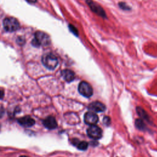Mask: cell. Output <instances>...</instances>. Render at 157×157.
I'll return each mask as SVG.
<instances>
[{
	"mask_svg": "<svg viewBox=\"0 0 157 157\" xmlns=\"http://www.w3.org/2000/svg\"><path fill=\"white\" fill-rule=\"evenodd\" d=\"M88 108L89 110L95 112H102L105 110V105L99 101L93 102L88 105Z\"/></svg>",
	"mask_w": 157,
	"mask_h": 157,
	"instance_id": "8",
	"label": "cell"
},
{
	"mask_svg": "<svg viewBox=\"0 0 157 157\" xmlns=\"http://www.w3.org/2000/svg\"><path fill=\"white\" fill-rule=\"evenodd\" d=\"M87 134L90 137L94 140H98L101 138L102 136V131L98 126L91 125L87 129Z\"/></svg>",
	"mask_w": 157,
	"mask_h": 157,
	"instance_id": "6",
	"label": "cell"
},
{
	"mask_svg": "<svg viewBox=\"0 0 157 157\" xmlns=\"http://www.w3.org/2000/svg\"><path fill=\"white\" fill-rule=\"evenodd\" d=\"M78 90L82 96L86 98H90L92 96L93 93L91 86L88 82L85 81H82L79 83Z\"/></svg>",
	"mask_w": 157,
	"mask_h": 157,
	"instance_id": "4",
	"label": "cell"
},
{
	"mask_svg": "<svg viewBox=\"0 0 157 157\" xmlns=\"http://www.w3.org/2000/svg\"><path fill=\"white\" fill-rule=\"evenodd\" d=\"M98 115L92 112H86L84 115V121L89 125H94L98 121Z\"/></svg>",
	"mask_w": 157,
	"mask_h": 157,
	"instance_id": "7",
	"label": "cell"
},
{
	"mask_svg": "<svg viewBox=\"0 0 157 157\" xmlns=\"http://www.w3.org/2000/svg\"><path fill=\"white\" fill-rule=\"evenodd\" d=\"M4 28L9 32H13L19 28V23L17 19L13 17H7L3 20Z\"/></svg>",
	"mask_w": 157,
	"mask_h": 157,
	"instance_id": "3",
	"label": "cell"
},
{
	"mask_svg": "<svg viewBox=\"0 0 157 157\" xmlns=\"http://www.w3.org/2000/svg\"><path fill=\"white\" fill-rule=\"evenodd\" d=\"M120 7L123 10H129L130 9V7L124 2H119L118 4Z\"/></svg>",
	"mask_w": 157,
	"mask_h": 157,
	"instance_id": "15",
	"label": "cell"
},
{
	"mask_svg": "<svg viewBox=\"0 0 157 157\" xmlns=\"http://www.w3.org/2000/svg\"><path fill=\"white\" fill-rule=\"evenodd\" d=\"M86 2L88 4V6L90 7V9L94 13H95L96 14H97L98 15L102 18L106 17V14L104 10L98 4H97L96 2H94L92 0H86Z\"/></svg>",
	"mask_w": 157,
	"mask_h": 157,
	"instance_id": "5",
	"label": "cell"
},
{
	"mask_svg": "<svg viewBox=\"0 0 157 157\" xmlns=\"http://www.w3.org/2000/svg\"><path fill=\"white\" fill-rule=\"evenodd\" d=\"M4 96V92L2 90H0V99H2Z\"/></svg>",
	"mask_w": 157,
	"mask_h": 157,
	"instance_id": "18",
	"label": "cell"
},
{
	"mask_svg": "<svg viewBox=\"0 0 157 157\" xmlns=\"http://www.w3.org/2000/svg\"><path fill=\"white\" fill-rule=\"evenodd\" d=\"M50 42L49 36L42 31H37L34 34V39L32 40V44L34 46H46Z\"/></svg>",
	"mask_w": 157,
	"mask_h": 157,
	"instance_id": "1",
	"label": "cell"
},
{
	"mask_svg": "<svg viewBox=\"0 0 157 157\" xmlns=\"http://www.w3.org/2000/svg\"><path fill=\"white\" fill-rule=\"evenodd\" d=\"M26 1L30 3H35L37 0H26Z\"/></svg>",
	"mask_w": 157,
	"mask_h": 157,
	"instance_id": "19",
	"label": "cell"
},
{
	"mask_svg": "<svg viewBox=\"0 0 157 157\" xmlns=\"http://www.w3.org/2000/svg\"><path fill=\"white\" fill-rule=\"evenodd\" d=\"M103 122L105 125H109L110 123V118L109 117H104L103 119Z\"/></svg>",
	"mask_w": 157,
	"mask_h": 157,
	"instance_id": "17",
	"label": "cell"
},
{
	"mask_svg": "<svg viewBox=\"0 0 157 157\" xmlns=\"http://www.w3.org/2000/svg\"><path fill=\"white\" fill-rule=\"evenodd\" d=\"M135 125L140 130H144L145 129V124L141 119H136L135 121Z\"/></svg>",
	"mask_w": 157,
	"mask_h": 157,
	"instance_id": "14",
	"label": "cell"
},
{
	"mask_svg": "<svg viewBox=\"0 0 157 157\" xmlns=\"http://www.w3.org/2000/svg\"><path fill=\"white\" fill-rule=\"evenodd\" d=\"M136 111H137V114L139 115V116L142 118V119L145 120H147V121H149V117H148V115L147 114V113L141 107H137V109H136Z\"/></svg>",
	"mask_w": 157,
	"mask_h": 157,
	"instance_id": "13",
	"label": "cell"
},
{
	"mask_svg": "<svg viewBox=\"0 0 157 157\" xmlns=\"http://www.w3.org/2000/svg\"><path fill=\"white\" fill-rule=\"evenodd\" d=\"M18 122L21 126L26 128L31 127L35 123L34 120L29 116H25L20 118L18 120Z\"/></svg>",
	"mask_w": 157,
	"mask_h": 157,
	"instance_id": "9",
	"label": "cell"
},
{
	"mask_svg": "<svg viewBox=\"0 0 157 157\" xmlns=\"http://www.w3.org/2000/svg\"><path fill=\"white\" fill-rule=\"evenodd\" d=\"M61 75L63 78L67 82H71L75 78L74 72L69 69H64L62 71Z\"/></svg>",
	"mask_w": 157,
	"mask_h": 157,
	"instance_id": "11",
	"label": "cell"
},
{
	"mask_svg": "<svg viewBox=\"0 0 157 157\" xmlns=\"http://www.w3.org/2000/svg\"><path fill=\"white\" fill-rule=\"evenodd\" d=\"M42 62L45 67L50 70L55 69L58 64L57 58L52 53L43 56Z\"/></svg>",
	"mask_w": 157,
	"mask_h": 157,
	"instance_id": "2",
	"label": "cell"
},
{
	"mask_svg": "<svg viewBox=\"0 0 157 157\" xmlns=\"http://www.w3.org/2000/svg\"><path fill=\"white\" fill-rule=\"evenodd\" d=\"M43 124L45 128L49 129H53L57 127V122L55 118L52 116H48L43 121Z\"/></svg>",
	"mask_w": 157,
	"mask_h": 157,
	"instance_id": "10",
	"label": "cell"
},
{
	"mask_svg": "<svg viewBox=\"0 0 157 157\" xmlns=\"http://www.w3.org/2000/svg\"><path fill=\"white\" fill-rule=\"evenodd\" d=\"M72 143L74 145L76 146L77 148L81 150H85L88 147V142L85 141H79L78 139H74L72 140Z\"/></svg>",
	"mask_w": 157,
	"mask_h": 157,
	"instance_id": "12",
	"label": "cell"
},
{
	"mask_svg": "<svg viewBox=\"0 0 157 157\" xmlns=\"http://www.w3.org/2000/svg\"><path fill=\"white\" fill-rule=\"evenodd\" d=\"M69 28L71 31L72 33H74L75 35L78 36V30H77V29L74 26H73V25H69Z\"/></svg>",
	"mask_w": 157,
	"mask_h": 157,
	"instance_id": "16",
	"label": "cell"
},
{
	"mask_svg": "<svg viewBox=\"0 0 157 157\" xmlns=\"http://www.w3.org/2000/svg\"><path fill=\"white\" fill-rule=\"evenodd\" d=\"M20 157H28V156H21Z\"/></svg>",
	"mask_w": 157,
	"mask_h": 157,
	"instance_id": "20",
	"label": "cell"
}]
</instances>
